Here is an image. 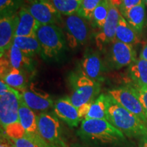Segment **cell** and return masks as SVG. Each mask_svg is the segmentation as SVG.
<instances>
[{"mask_svg":"<svg viewBox=\"0 0 147 147\" xmlns=\"http://www.w3.org/2000/svg\"><path fill=\"white\" fill-rule=\"evenodd\" d=\"M107 100V121L124 135L130 138H142L147 135V125L136 116L116 102L109 94Z\"/></svg>","mask_w":147,"mask_h":147,"instance_id":"obj_1","label":"cell"},{"mask_svg":"<svg viewBox=\"0 0 147 147\" xmlns=\"http://www.w3.org/2000/svg\"><path fill=\"white\" fill-rule=\"evenodd\" d=\"M78 135L86 142L96 144H117L125 140L120 130L104 119L82 120Z\"/></svg>","mask_w":147,"mask_h":147,"instance_id":"obj_2","label":"cell"},{"mask_svg":"<svg viewBox=\"0 0 147 147\" xmlns=\"http://www.w3.org/2000/svg\"><path fill=\"white\" fill-rule=\"evenodd\" d=\"M36 38L41 47L40 56L45 61H57L67 50V41L61 28L57 25H40Z\"/></svg>","mask_w":147,"mask_h":147,"instance_id":"obj_3","label":"cell"},{"mask_svg":"<svg viewBox=\"0 0 147 147\" xmlns=\"http://www.w3.org/2000/svg\"><path fill=\"white\" fill-rule=\"evenodd\" d=\"M71 81L73 91L67 98L77 108L84 104L93 102L100 92V82L89 78L82 71L79 75L74 76Z\"/></svg>","mask_w":147,"mask_h":147,"instance_id":"obj_4","label":"cell"},{"mask_svg":"<svg viewBox=\"0 0 147 147\" xmlns=\"http://www.w3.org/2000/svg\"><path fill=\"white\" fill-rule=\"evenodd\" d=\"M108 94L147 125V118L144 110L136 91L131 84L110 89Z\"/></svg>","mask_w":147,"mask_h":147,"instance_id":"obj_5","label":"cell"},{"mask_svg":"<svg viewBox=\"0 0 147 147\" xmlns=\"http://www.w3.org/2000/svg\"><path fill=\"white\" fill-rule=\"evenodd\" d=\"M64 30L67 46L71 49L84 45L89 39V25L85 18L76 13L66 16L64 20Z\"/></svg>","mask_w":147,"mask_h":147,"instance_id":"obj_6","label":"cell"},{"mask_svg":"<svg viewBox=\"0 0 147 147\" xmlns=\"http://www.w3.org/2000/svg\"><path fill=\"white\" fill-rule=\"evenodd\" d=\"M38 134L55 147H67L63 139L59 121L55 114L42 113L38 115Z\"/></svg>","mask_w":147,"mask_h":147,"instance_id":"obj_7","label":"cell"},{"mask_svg":"<svg viewBox=\"0 0 147 147\" xmlns=\"http://www.w3.org/2000/svg\"><path fill=\"white\" fill-rule=\"evenodd\" d=\"M23 6L39 22L40 25H57L62 22L61 14L51 0H23Z\"/></svg>","mask_w":147,"mask_h":147,"instance_id":"obj_8","label":"cell"},{"mask_svg":"<svg viewBox=\"0 0 147 147\" xmlns=\"http://www.w3.org/2000/svg\"><path fill=\"white\" fill-rule=\"evenodd\" d=\"M21 94L19 91L10 89L0 95V122L1 128L19 122L18 110Z\"/></svg>","mask_w":147,"mask_h":147,"instance_id":"obj_9","label":"cell"},{"mask_svg":"<svg viewBox=\"0 0 147 147\" xmlns=\"http://www.w3.org/2000/svg\"><path fill=\"white\" fill-rule=\"evenodd\" d=\"M121 15L119 9L110 3L109 12L105 23L95 38L96 46L100 50H102L103 48L111 44L115 40L116 29Z\"/></svg>","mask_w":147,"mask_h":147,"instance_id":"obj_10","label":"cell"},{"mask_svg":"<svg viewBox=\"0 0 147 147\" xmlns=\"http://www.w3.org/2000/svg\"><path fill=\"white\" fill-rule=\"evenodd\" d=\"M110 59L112 66L115 69L129 66L136 59V53L132 45L115 40L112 42Z\"/></svg>","mask_w":147,"mask_h":147,"instance_id":"obj_11","label":"cell"},{"mask_svg":"<svg viewBox=\"0 0 147 147\" xmlns=\"http://www.w3.org/2000/svg\"><path fill=\"white\" fill-rule=\"evenodd\" d=\"M20 93L23 102L34 112L45 113L54 106L55 103L47 93L38 91L33 86Z\"/></svg>","mask_w":147,"mask_h":147,"instance_id":"obj_12","label":"cell"},{"mask_svg":"<svg viewBox=\"0 0 147 147\" xmlns=\"http://www.w3.org/2000/svg\"><path fill=\"white\" fill-rule=\"evenodd\" d=\"M55 115L71 127H76L82 121L78 114V108L71 104L67 97L59 99L54 104Z\"/></svg>","mask_w":147,"mask_h":147,"instance_id":"obj_13","label":"cell"},{"mask_svg":"<svg viewBox=\"0 0 147 147\" xmlns=\"http://www.w3.org/2000/svg\"><path fill=\"white\" fill-rule=\"evenodd\" d=\"M40 24L23 6L16 14L15 37H36Z\"/></svg>","mask_w":147,"mask_h":147,"instance_id":"obj_14","label":"cell"},{"mask_svg":"<svg viewBox=\"0 0 147 147\" xmlns=\"http://www.w3.org/2000/svg\"><path fill=\"white\" fill-rule=\"evenodd\" d=\"M82 72L89 78L99 82L102 80L104 67L98 53L90 50L86 52L81 62Z\"/></svg>","mask_w":147,"mask_h":147,"instance_id":"obj_15","label":"cell"},{"mask_svg":"<svg viewBox=\"0 0 147 147\" xmlns=\"http://www.w3.org/2000/svg\"><path fill=\"white\" fill-rule=\"evenodd\" d=\"M16 14L3 16L0 18V52L1 57L13 45L15 37Z\"/></svg>","mask_w":147,"mask_h":147,"instance_id":"obj_16","label":"cell"},{"mask_svg":"<svg viewBox=\"0 0 147 147\" xmlns=\"http://www.w3.org/2000/svg\"><path fill=\"white\" fill-rule=\"evenodd\" d=\"M3 55L6 57L11 67L31 73L35 69V62L32 57L25 55L14 45Z\"/></svg>","mask_w":147,"mask_h":147,"instance_id":"obj_17","label":"cell"},{"mask_svg":"<svg viewBox=\"0 0 147 147\" xmlns=\"http://www.w3.org/2000/svg\"><path fill=\"white\" fill-rule=\"evenodd\" d=\"M120 12L138 35L142 34L146 18L144 3Z\"/></svg>","mask_w":147,"mask_h":147,"instance_id":"obj_18","label":"cell"},{"mask_svg":"<svg viewBox=\"0 0 147 147\" xmlns=\"http://www.w3.org/2000/svg\"><path fill=\"white\" fill-rule=\"evenodd\" d=\"M18 118L19 122L27 134L34 135L38 134V116L36 115L34 110L31 109L23 102L22 97L18 110Z\"/></svg>","mask_w":147,"mask_h":147,"instance_id":"obj_19","label":"cell"},{"mask_svg":"<svg viewBox=\"0 0 147 147\" xmlns=\"http://www.w3.org/2000/svg\"><path fill=\"white\" fill-rule=\"evenodd\" d=\"M115 40L132 46L140 42L138 35L130 26L122 14L120 16V19L116 29Z\"/></svg>","mask_w":147,"mask_h":147,"instance_id":"obj_20","label":"cell"},{"mask_svg":"<svg viewBox=\"0 0 147 147\" xmlns=\"http://www.w3.org/2000/svg\"><path fill=\"white\" fill-rule=\"evenodd\" d=\"M26 73L12 67L4 76L1 77V80H3L9 87L21 92L28 87V78Z\"/></svg>","mask_w":147,"mask_h":147,"instance_id":"obj_21","label":"cell"},{"mask_svg":"<svg viewBox=\"0 0 147 147\" xmlns=\"http://www.w3.org/2000/svg\"><path fill=\"white\" fill-rule=\"evenodd\" d=\"M13 45L24 54L31 57L41 54V47L36 37H14Z\"/></svg>","mask_w":147,"mask_h":147,"instance_id":"obj_22","label":"cell"},{"mask_svg":"<svg viewBox=\"0 0 147 147\" xmlns=\"http://www.w3.org/2000/svg\"><path fill=\"white\" fill-rule=\"evenodd\" d=\"M129 74L134 84L147 85V61L139 58L129 67Z\"/></svg>","mask_w":147,"mask_h":147,"instance_id":"obj_23","label":"cell"},{"mask_svg":"<svg viewBox=\"0 0 147 147\" xmlns=\"http://www.w3.org/2000/svg\"><path fill=\"white\" fill-rule=\"evenodd\" d=\"M84 119L107 120V100L106 95L101 94L92 102L89 111ZM83 119V120H84Z\"/></svg>","mask_w":147,"mask_h":147,"instance_id":"obj_24","label":"cell"},{"mask_svg":"<svg viewBox=\"0 0 147 147\" xmlns=\"http://www.w3.org/2000/svg\"><path fill=\"white\" fill-rule=\"evenodd\" d=\"M110 5V0H103L93 11L91 23L92 26L96 28L102 29L108 17Z\"/></svg>","mask_w":147,"mask_h":147,"instance_id":"obj_25","label":"cell"},{"mask_svg":"<svg viewBox=\"0 0 147 147\" xmlns=\"http://www.w3.org/2000/svg\"><path fill=\"white\" fill-rule=\"evenodd\" d=\"M10 140L14 147H55L46 142L38 134H27L22 138Z\"/></svg>","mask_w":147,"mask_h":147,"instance_id":"obj_26","label":"cell"},{"mask_svg":"<svg viewBox=\"0 0 147 147\" xmlns=\"http://www.w3.org/2000/svg\"><path fill=\"white\" fill-rule=\"evenodd\" d=\"M82 0H51L55 8L61 15L67 16L78 12Z\"/></svg>","mask_w":147,"mask_h":147,"instance_id":"obj_27","label":"cell"},{"mask_svg":"<svg viewBox=\"0 0 147 147\" xmlns=\"http://www.w3.org/2000/svg\"><path fill=\"white\" fill-rule=\"evenodd\" d=\"M23 0H0L1 16H13L23 5Z\"/></svg>","mask_w":147,"mask_h":147,"instance_id":"obj_28","label":"cell"},{"mask_svg":"<svg viewBox=\"0 0 147 147\" xmlns=\"http://www.w3.org/2000/svg\"><path fill=\"white\" fill-rule=\"evenodd\" d=\"M102 1L103 0H82L76 14L85 18L87 21H91L93 11Z\"/></svg>","mask_w":147,"mask_h":147,"instance_id":"obj_29","label":"cell"},{"mask_svg":"<svg viewBox=\"0 0 147 147\" xmlns=\"http://www.w3.org/2000/svg\"><path fill=\"white\" fill-rule=\"evenodd\" d=\"M3 134L10 140H18L22 138L27 135V132L20 122L14 123L1 128Z\"/></svg>","mask_w":147,"mask_h":147,"instance_id":"obj_30","label":"cell"},{"mask_svg":"<svg viewBox=\"0 0 147 147\" xmlns=\"http://www.w3.org/2000/svg\"><path fill=\"white\" fill-rule=\"evenodd\" d=\"M110 3L119 9L120 12L128 10L144 3V0H110Z\"/></svg>","mask_w":147,"mask_h":147,"instance_id":"obj_31","label":"cell"},{"mask_svg":"<svg viewBox=\"0 0 147 147\" xmlns=\"http://www.w3.org/2000/svg\"><path fill=\"white\" fill-rule=\"evenodd\" d=\"M134 89L136 91L140 101L142 104L143 109L144 110L145 115L147 118V85H138V84H131Z\"/></svg>","mask_w":147,"mask_h":147,"instance_id":"obj_32","label":"cell"},{"mask_svg":"<svg viewBox=\"0 0 147 147\" xmlns=\"http://www.w3.org/2000/svg\"><path fill=\"white\" fill-rule=\"evenodd\" d=\"M92 102H89V103H87V104H84L83 105H82L81 106H80L78 108V114L80 117L81 118L82 120L85 118V117L87 116V115L89 113L90 107H91Z\"/></svg>","mask_w":147,"mask_h":147,"instance_id":"obj_33","label":"cell"},{"mask_svg":"<svg viewBox=\"0 0 147 147\" xmlns=\"http://www.w3.org/2000/svg\"><path fill=\"white\" fill-rule=\"evenodd\" d=\"M0 147H14V146L8 138H5V136H1Z\"/></svg>","mask_w":147,"mask_h":147,"instance_id":"obj_34","label":"cell"},{"mask_svg":"<svg viewBox=\"0 0 147 147\" xmlns=\"http://www.w3.org/2000/svg\"><path fill=\"white\" fill-rule=\"evenodd\" d=\"M10 89V87L3 80H0V95L3 94Z\"/></svg>","mask_w":147,"mask_h":147,"instance_id":"obj_35","label":"cell"},{"mask_svg":"<svg viewBox=\"0 0 147 147\" xmlns=\"http://www.w3.org/2000/svg\"><path fill=\"white\" fill-rule=\"evenodd\" d=\"M140 58L147 61V45L143 47L142 51L140 52Z\"/></svg>","mask_w":147,"mask_h":147,"instance_id":"obj_36","label":"cell"},{"mask_svg":"<svg viewBox=\"0 0 147 147\" xmlns=\"http://www.w3.org/2000/svg\"><path fill=\"white\" fill-rule=\"evenodd\" d=\"M138 147H147V135L141 138L140 140Z\"/></svg>","mask_w":147,"mask_h":147,"instance_id":"obj_37","label":"cell"},{"mask_svg":"<svg viewBox=\"0 0 147 147\" xmlns=\"http://www.w3.org/2000/svg\"><path fill=\"white\" fill-rule=\"evenodd\" d=\"M70 147H84V146H82L80 144H71Z\"/></svg>","mask_w":147,"mask_h":147,"instance_id":"obj_38","label":"cell"},{"mask_svg":"<svg viewBox=\"0 0 147 147\" xmlns=\"http://www.w3.org/2000/svg\"><path fill=\"white\" fill-rule=\"evenodd\" d=\"M144 3H146L147 5V0H144Z\"/></svg>","mask_w":147,"mask_h":147,"instance_id":"obj_39","label":"cell"}]
</instances>
